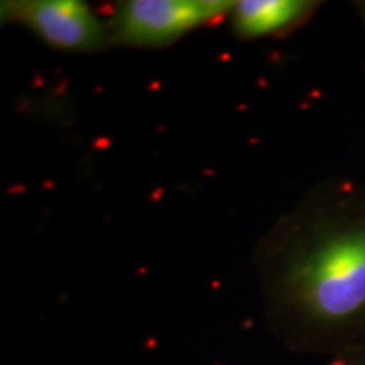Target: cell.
<instances>
[{
    "instance_id": "5",
    "label": "cell",
    "mask_w": 365,
    "mask_h": 365,
    "mask_svg": "<svg viewBox=\"0 0 365 365\" xmlns=\"http://www.w3.org/2000/svg\"><path fill=\"white\" fill-rule=\"evenodd\" d=\"M359 365H365V364H359Z\"/></svg>"
},
{
    "instance_id": "2",
    "label": "cell",
    "mask_w": 365,
    "mask_h": 365,
    "mask_svg": "<svg viewBox=\"0 0 365 365\" xmlns=\"http://www.w3.org/2000/svg\"><path fill=\"white\" fill-rule=\"evenodd\" d=\"M228 0H124L107 19L112 48H170L182 36L230 16Z\"/></svg>"
},
{
    "instance_id": "1",
    "label": "cell",
    "mask_w": 365,
    "mask_h": 365,
    "mask_svg": "<svg viewBox=\"0 0 365 365\" xmlns=\"http://www.w3.org/2000/svg\"><path fill=\"white\" fill-rule=\"evenodd\" d=\"M252 261L264 322L279 339L331 335L365 318V215L286 218Z\"/></svg>"
},
{
    "instance_id": "3",
    "label": "cell",
    "mask_w": 365,
    "mask_h": 365,
    "mask_svg": "<svg viewBox=\"0 0 365 365\" xmlns=\"http://www.w3.org/2000/svg\"><path fill=\"white\" fill-rule=\"evenodd\" d=\"M2 19L27 27L51 48L68 53H98L112 48L107 19L80 0H9Z\"/></svg>"
},
{
    "instance_id": "4",
    "label": "cell",
    "mask_w": 365,
    "mask_h": 365,
    "mask_svg": "<svg viewBox=\"0 0 365 365\" xmlns=\"http://www.w3.org/2000/svg\"><path fill=\"white\" fill-rule=\"evenodd\" d=\"M314 4L303 0H242L230 12V24L237 38L254 41L277 36L303 21Z\"/></svg>"
}]
</instances>
